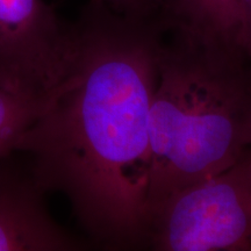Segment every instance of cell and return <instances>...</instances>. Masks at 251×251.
<instances>
[{
	"instance_id": "8",
	"label": "cell",
	"mask_w": 251,
	"mask_h": 251,
	"mask_svg": "<svg viewBox=\"0 0 251 251\" xmlns=\"http://www.w3.org/2000/svg\"><path fill=\"white\" fill-rule=\"evenodd\" d=\"M112 11L127 17H159V0H100Z\"/></svg>"
},
{
	"instance_id": "1",
	"label": "cell",
	"mask_w": 251,
	"mask_h": 251,
	"mask_svg": "<svg viewBox=\"0 0 251 251\" xmlns=\"http://www.w3.org/2000/svg\"><path fill=\"white\" fill-rule=\"evenodd\" d=\"M69 71L15 147L43 190L61 193L90 243L144 247L150 107L165 26L89 0L71 23Z\"/></svg>"
},
{
	"instance_id": "6",
	"label": "cell",
	"mask_w": 251,
	"mask_h": 251,
	"mask_svg": "<svg viewBox=\"0 0 251 251\" xmlns=\"http://www.w3.org/2000/svg\"><path fill=\"white\" fill-rule=\"evenodd\" d=\"M159 19L168 34L244 50L240 0H159Z\"/></svg>"
},
{
	"instance_id": "9",
	"label": "cell",
	"mask_w": 251,
	"mask_h": 251,
	"mask_svg": "<svg viewBox=\"0 0 251 251\" xmlns=\"http://www.w3.org/2000/svg\"><path fill=\"white\" fill-rule=\"evenodd\" d=\"M243 23V49L251 58V0H240Z\"/></svg>"
},
{
	"instance_id": "4",
	"label": "cell",
	"mask_w": 251,
	"mask_h": 251,
	"mask_svg": "<svg viewBox=\"0 0 251 251\" xmlns=\"http://www.w3.org/2000/svg\"><path fill=\"white\" fill-rule=\"evenodd\" d=\"M71 57V24L46 0H0V84L48 98Z\"/></svg>"
},
{
	"instance_id": "5",
	"label": "cell",
	"mask_w": 251,
	"mask_h": 251,
	"mask_svg": "<svg viewBox=\"0 0 251 251\" xmlns=\"http://www.w3.org/2000/svg\"><path fill=\"white\" fill-rule=\"evenodd\" d=\"M46 193L23 152L0 158V251H77L90 246L52 218Z\"/></svg>"
},
{
	"instance_id": "7",
	"label": "cell",
	"mask_w": 251,
	"mask_h": 251,
	"mask_svg": "<svg viewBox=\"0 0 251 251\" xmlns=\"http://www.w3.org/2000/svg\"><path fill=\"white\" fill-rule=\"evenodd\" d=\"M47 100L0 84V158L14 151L19 139L36 120Z\"/></svg>"
},
{
	"instance_id": "3",
	"label": "cell",
	"mask_w": 251,
	"mask_h": 251,
	"mask_svg": "<svg viewBox=\"0 0 251 251\" xmlns=\"http://www.w3.org/2000/svg\"><path fill=\"white\" fill-rule=\"evenodd\" d=\"M144 247L156 251H251V152L181 188L147 213Z\"/></svg>"
},
{
	"instance_id": "2",
	"label": "cell",
	"mask_w": 251,
	"mask_h": 251,
	"mask_svg": "<svg viewBox=\"0 0 251 251\" xmlns=\"http://www.w3.org/2000/svg\"><path fill=\"white\" fill-rule=\"evenodd\" d=\"M251 148V58L166 33L150 107V207Z\"/></svg>"
},
{
	"instance_id": "10",
	"label": "cell",
	"mask_w": 251,
	"mask_h": 251,
	"mask_svg": "<svg viewBox=\"0 0 251 251\" xmlns=\"http://www.w3.org/2000/svg\"><path fill=\"white\" fill-rule=\"evenodd\" d=\"M250 152H251V148H250Z\"/></svg>"
}]
</instances>
